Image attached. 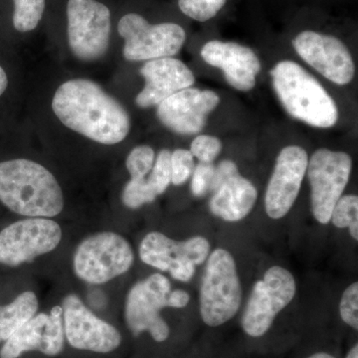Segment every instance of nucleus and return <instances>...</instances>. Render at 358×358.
Returning <instances> with one entry per match:
<instances>
[{"mask_svg": "<svg viewBox=\"0 0 358 358\" xmlns=\"http://www.w3.org/2000/svg\"><path fill=\"white\" fill-rule=\"evenodd\" d=\"M239 174L237 164L230 159L222 160L217 166L215 167L214 171L213 180H212L211 192H214L216 189L223 185L228 179Z\"/></svg>", "mask_w": 358, "mask_h": 358, "instance_id": "473e14b6", "label": "nucleus"}, {"mask_svg": "<svg viewBox=\"0 0 358 358\" xmlns=\"http://www.w3.org/2000/svg\"><path fill=\"white\" fill-rule=\"evenodd\" d=\"M39 303L33 292H24L17 298L0 308V343L10 338L28 320L32 319L38 310Z\"/></svg>", "mask_w": 358, "mask_h": 358, "instance_id": "aec40b11", "label": "nucleus"}, {"mask_svg": "<svg viewBox=\"0 0 358 358\" xmlns=\"http://www.w3.org/2000/svg\"><path fill=\"white\" fill-rule=\"evenodd\" d=\"M171 282L162 274H154L134 285L127 296L126 322L134 336L148 331L157 343L169 338V327L160 315L169 307Z\"/></svg>", "mask_w": 358, "mask_h": 358, "instance_id": "9b49d317", "label": "nucleus"}, {"mask_svg": "<svg viewBox=\"0 0 358 358\" xmlns=\"http://www.w3.org/2000/svg\"><path fill=\"white\" fill-rule=\"evenodd\" d=\"M67 18L73 54L83 61L102 58L110 44V9L96 0H69Z\"/></svg>", "mask_w": 358, "mask_h": 358, "instance_id": "1a4fd4ad", "label": "nucleus"}, {"mask_svg": "<svg viewBox=\"0 0 358 358\" xmlns=\"http://www.w3.org/2000/svg\"><path fill=\"white\" fill-rule=\"evenodd\" d=\"M352 169V159L343 152L320 148L308 164L312 187V212L317 222H331L334 205L343 196Z\"/></svg>", "mask_w": 358, "mask_h": 358, "instance_id": "0eeeda50", "label": "nucleus"}, {"mask_svg": "<svg viewBox=\"0 0 358 358\" xmlns=\"http://www.w3.org/2000/svg\"><path fill=\"white\" fill-rule=\"evenodd\" d=\"M201 57L207 64L222 70L226 81L238 91L248 92L255 87L261 63L249 47L212 40L202 47Z\"/></svg>", "mask_w": 358, "mask_h": 358, "instance_id": "dca6fc26", "label": "nucleus"}, {"mask_svg": "<svg viewBox=\"0 0 358 358\" xmlns=\"http://www.w3.org/2000/svg\"><path fill=\"white\" fill-rule=\"evenodd\" d=\"M171 152L169 150H160L155 160L152 173L148 178V183L157 193V196L164 193L171 183Z\"/></svg>", "mask_w": 358, "mask_h": 358, "instance_id": "cd10ccee", "label": "nucleus"}, {"mask_svg": "<svg viewBox=\"0 0 358 358\" xmlns=\"http://www.w3.org/2000/svg\"><path fill=\"white\" fill-rule=\"evenodd\" d=\"M7 86H8V78H7L6 71L0 66V96L3 95Z\"/></svg>", "mask_w": 358, "mask_h": 358, "instance_id": "c9c22d12", "label": "nucleus"}, {"mask_svg": "<svg viewBox=\"0 0 358 358\" xmlns=\"http://www.w3.org/2000/svg\"><path fill=\"white\" fill-rule=\"evenodd\" d=\"M140 257L143 263L164 272H169L171 266L178 261L192 262L187 240L174 241L157 231L143 238L140 245Z\"/></svg>", "mask_w": 358, "mask_h": 358, "instance_id": "6ab92c4d", "label": "nucleus"}, {"mask_svg": "<svg viewBox=\"0 0 358 358\" xmlns=\"http://www.w3.org/2000/svg\"><path fill=\"white\" fill-rule=\"evenodd\" d=\"M62 317V307L56 306L52 308L42 333L41 345L38 352L49 357H55L62 352L65 333Z\"/></svg>", "mask_w": 358, "mask_h": 358, "instance_id": "4be33fe9", "label": "nucleus"}, {"mask_svg": "<svg viewBox=\"0 0 358 358\" xmlns=\"http://www.w3.org/2000/svg\"><path fill=\"white\" fill-rule=\"evenodd\" d=\"M222 150V143L216 136L201 134L196 136L192 141L190 152L193 157L200 160V162L212 164L214 159L220 155Z\"/></svg>", "mask_w": 358, "mask_h": 358, "instance_id": "c756f323", "label": "nucleus"}, {"mask_svg": "<svg viewBox=\"0 0 358 358\" xmlns=\"http://www.w3.org/2000/svg\"><path fill=\"white\" fill-rule=\"evenodd\" d=\"M308 358H336L333 357V355H329V353L327 352H317L315 353V355H310V357Z\"/></svg>", "mask_w": 358, "mask_h": 358, "instance_id": "e433bc0d", "label": "nucleus"}, {"mask_svg": "<svg viewBox=\"0 0 358 358\" xmlns=\"http://www.w3.org/2000/svg\"><path fill=\"white\" fill-rule=\"evenodd\" d=\"M293 46L306 63L334 84L348 85L355 77L352 54L336 37L303 31L293 40Z\"/></svg>", "mask_w": 358, "mask_h": 358, "instance_id": "ddd939ff", "label": "nucleus"}, {"mask_svg": "<svg viewBox=\"0 0 358 358\" xmlns=\"http://www.w3.org/2000/svg\"><path fill=\"white\" fill-rule=\"evenodd\" d=\"M308 164V154L303 148H282L266 189L265 209L268 217L281 219L291 210L300 193Z\"/></svg>", "mask_w": 358, "mask_h": 358, "instance_id": "4468645a", "label": "nucleus"}, {"mask_svg": "<svg viewBox=\"0 0 358 358\" xmlns=\"http://www.w3.org/2000/svg\"><path fill=\"white\" fill-rule=\"evenodd\" d=\"M273 86L289 115L315 127L329 129L338 120L334 99L312 74L294 61H281L271 70Z\"/></svg>", "mask_w": 358, "mask_h": 358, "instance_id": "7ed1b4c3", "label": "nucleus"}, {"mask_svg": "<svg viewBox=\"0 0 358 358\" xmlns=\"http://www.w3.org/2000/svg\"><path fill=\"white\" fill-rule=\"evenodd\" d=\"M242 288L234 258L227 250H214L207 259L200 288V315L209 327L222 326L239 310Z\"/></svg>", "mask_w": 358, "mask_h": 358, "instance_id": "20e7f679", "label": "nucleus"}, {"mask_svg": "<svg viewBox=\"0 0 358 358\" xmlns=\"http://www.w3.org/2000/svg\"><path fill=\"white\" fill-rule=\"evenodd\" d=\"M190 150L178 148L171 154V183L185 185L194 171V159Z\"/></svg>", "mask_w": 358, "mask_h": 358, "instance_id": "c85d7f7f", "label": "nucleus"}, {"mask_svg": "<svg viewBox=\"0 0 358 358\" xmlns=\"http://www.w3.org/2000/svg\"><path fill=\"white\" fill-rule=\"evenodd\" d=\"M227 0H178L180 10L192 20L205 22L215 17Z\"/></svg>", "mask_w": 358, "mask_h": 358, "instance_id": "a878e982", "label": "nucleus"}, {"mask_svg": "<svg viewBox=\"0 0 358 358\" xmlns=\"http://www.w3.org/2000/svg\"><path fill=\"white\" fill-rule=\"evenodd\" d=\"M296 293L294 275L287 268L274 266L254 285L242 317V327L252 338L268 333L277 315L288 307Z\"/></svg>", "mask_w": 358, "mask_h": 358, "instance_id": "423d86ee", "label": "nucleus"}, {"mask_svg": "<svg viewBox=\"0 0 358 358\" xmlns=\"http://www.w3.org/2000/svg\"><path fill=\"white\" fill-rule=\"evenodd\" d=\"M195 267L194 264L188 261H178L171 266L169 272L176 281L189 282L195 274Z\"/></svg>", "mask_w": 358, "mask_h": 358, "instance_id": "72a5a7b5", "label": "nucleus"}, {"mask_svg": "<svg viewBox=\"0 0 358 358\" xmlns=\"http://www.w3.org/2000/svg\"><path fill=\"white\" fill-rule=\"evenodd\" d=\"M155 160V150L148 145H138L134 148L127 159V169L131 179L140 180L145 178L154 166Z\"/></svg>", "mask_w": 358, "mask_h": 358, "instance_id": "bb28decb", "label": "nucleus"}, {"mask_svg": "<svg viewBox=\"0 0 358 358\" xmlns=\"http://www.w3.org/2000/svg\"><path fill=\"white\" fill-rule=\"evenodd\" d=\"M62 230L56 221L30 217L16 221L0 232V264L17 267L57 248Z\"/></svg>", "mask_w": 358, "mask_h": 358, "instance_id": "9d476101", "label": "nucleus"}, {"mask_svg": "<svg viewBox=\"0 0 358 358\" xmlns=\"http://www.w3.org/2000/svg\"><path fill=\"white\" fill-rule=\"evenodd\" d=\"M346 358H358V345H355L353 346L352 350L348 352V357Z\"/></svg>", "mask_w": 358, "mask_h": 358, "instance_id": "4c0bfd02", "label": "nucleus"}, {"mask_svg": "<svg viewBox=\"0 0 358 358\" xmlns=\"http://www.w3.org/2000/svg\"><path fill=\"white\" fill-rule=\"evenodd\" d=\"M124 39V57L128 61H150L173 57L185 44V29L176 23L152 25L143 16L129 13L117 25Z\"/></svg>", "mask_w": 358, "mask_h": 358, "instance_id": "6e6552de", "label": "nucleus"}, {"mask_svg": "<svg viewBox=\"0 0 358 358\" xmlns=\"http://www.w3.org/2000/svg\"><path fill=\"white\" fill-rule=\"evenodd\" d=\"M190 301V296L183 289H176L169 294V307L176 308H185Z\"/></svg>", "mask_w": 358, "mask_h": 358, "instance_id": "f704fd0d", "label": "nucleus"}, {"mask_svg": "<svg viewBox=\"0 0 358 358\" xmlns=\"http://www.w3.org/2000/svg\"><path fill=\"white\" fill-rule=\"evenodd\" d=\"M215 166L212 164L199 162L192 173V192L195 197H202L211 192Z\"/></svg>", "mask_w": 358, "mask_h": 358, "instance_id": "2f4dec72", "label": "nucleus"}, {"mask_svg": "<svg viewBox=\"0 0 358 358\" xmlns=\"http://www.w3.org/2000/svg\"><path fill=\"white\" fill-rule=\"evenodd\" d=\"M134 261L133 249L124 237L114 232H100L80 243L73 268L82 281L101 285L128 272Z\"/></svg>", "mask_w": 358, "mask_h": 358, "instance_id": "39448f33", "label": "nucleus"}, {"mask_svg": "<svg viewBox=\"0 0 358 358\" xmlns=\"http://www.w3.org/2000/svg\"><path fill=\"white\" fill-rule=\"evenodd\" d=\"M145 78L143 91L136 96V105L143 109L159 106L195 82L192 71L178 59L166 57L148 61L140 70Z\"/></svg>", "mask_w": 358, "mask_h": 358, "instance_id": "f3484780", "label": "nucleus"}, {"mask_svg": "<svg viewBox=\"0 0 358 358\" xmlns=\"http://www.w3.org/2000/svg\"><path fill=\"white\" fill-rule=\"evenodd\" d=\"M48 320L46 313L35 315L21 327L0 348V358H18L24 352L38 350L41 345L42 333Z\"/></svg>", "mask_w": 358, "mask_h": 358, "instance_id": "412c9836", "label": "nucleus"}, {"mask_svg": "<svg viewBox=\"0 0 358 358\" xmlns=\"http://www.w3.org/2000/svg\"><path fill=\"white\" fill-rule=\"evenodd\" d=\"M258 192L241 174L233 176L213 192L209 208L214 216L228 222H238L253 210Z\"/></svg>", "mask_w": 358, "mask_h": 358, "instance_id": "a211bd4d", "label": "nucleus"}, {"mask_svg": "<svg viewBox=\"0 0 358 358\" xmlns=\"http://www.w3.org/2000/svg\"><path fill=\"white\" fill-rule=\"evenodd\" d=\"M52 109L67 128L102 145L121 143L131 129L129 115L121 103L90 80H70L61 85Z\"/></svg>", "mask_w": 358, "mask_h": 358, "instance_id": "f257e3e1", "label": "nucleus"}, {"mask_svg": "<svg viewBox=\"0 0 358 358\" xmlns=\"http://www.w3.org/2000/svg\"><path fill=\"white\" fill-rule=\"evenodd\" d=\"M220 98L210 90H181L157 106L159 121L179 134H196L204 129L207 117L216 109Z\"/></svg>", "mask_w": 358, "mask_h": 358, "instance_id": "2eb2a0df", "label": "nucleus"}, {"mask_svg": "<svg viewBox=\"0 0 358 358\" xmlns=\"http://www.w3.org/2000/svg\"><path fill=\"white\" fill-rule=\"evenodd\" d=\"M157 197V193L152 189L147 178L140 180L131 179L124 186L122 194V203L131 209L140 208L143 204L155 201Z\"/></svg>", "mask_w": 358, "mask_h": 358, "instance_id": "393cba45", "label": "nucleus"}, {"mask_svg": "<svg viewBox=\"0 0 358 358\" xmlns=\"http://www.w3.org/2000/svg\"><path fill=\"white\" fill-rule=\"evenodd\" d=\"M45 0H14L13 25L17 31L29 32L42 20Z\"/></svg>", "mask_w": 358, "mask_h": 358, "instance_id": "5701e85b", "label": "nucleus"}, {"mask_svg": "<svg viewBox=\"0 0 358 358\" xmlns=\"http://www.w3.org/2000/svg\"><path fill=\"white\" fill-rule=\"evenodd\" d=\"M341 320L355 331L358 329V282H355L343 292L339 303Z\"/></svg>", "mask_w": 358, "mask_h": 358, "instance_id": "7c9ffc66", "label": "nucleus"}, {"mask_svg": "<svg viewBox=\"0 0 358 358\" xmlns=\"http://www.w3.org/2000/svg\"><path fill=\"white\" fill-rule=\"evenodd\" d=\"M62 308L66 338L73 348L108 353L121 345L120 331L96 317L76 294H68L63 300Z\"/></svg>", "mask_w": 358, "mask_h": 358, "instance_id": "f8f14e48", "label": "nucleus"}, {"mask_svg": "<svg viewBox=\"0 0 358 358\" xmlns=\"http://www.w3.org/2000/svg\"><path fill=\"white\" fill-rule=\"evenodd\" d=\"M331 222L339 229L348 227L350 236L358 241V197L357 195L341 196L331 212Z\"/></svg>", "mask_w": 358, "mask_h": 358, "instance_id": "b1692460", "label": "nucleus"}, {"mask_svg": "<svg viewBox=\"0 0 358 358\" xmlns=\"http://www.w3.org/2000/svg\"><path fill=\"white\" fill-rule=\"evenodd\" d=\"M0 201L27 217H54L64 208L55 176L41 164L24 159L0 162Z\"/></svg>", "mask_w": 358, "mask_h": 358, "instance_id": "f03ea898", "label": "nucleus"}]
</instances>
